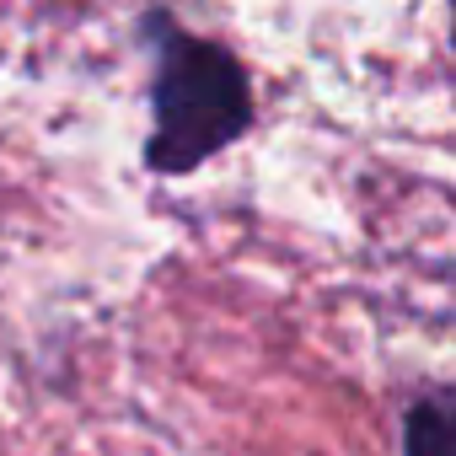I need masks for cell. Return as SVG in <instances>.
Segmentation results:
<instances>
[{
	"instance_id": "6da1fadb",
	"label": "cell",
	"mask_w": 456,
	"mask_h": 456,
	"mask_svg": "<svg viewBox=\"0 0 456 456\" xmlns=\"http://www.w3.org/2000/svg\"><path fill=\"white\" fill-rule=\"evenodd\" d=\"M145 28L156 38V134L145 145V167L161 177H183L242 140V129L253 124V92L242 65L220 44L193 38L167 17H151Z\"/></svg>"
},
{
	"instance_id": "7a4b0ae2",
	"label": "cell",
	"mask_w": 456,
	"mask_h": 456,
	"mask_svg": "<svg viewBox=\"0 0 456 456\" xmlns=\"http://www.w3.org/2000/svg\"><path fill=\"white\" fill-rule=\"evenodd\" d=\"M403 456H456V387H429L403 413Z\"/></svg>"
},
{
	"instance_id": "3957f363",
	"label": "cell",
	"mask_w": 456,
	"mask_h": 456,
	"mask_svg": "<svg viewBox=\"0 0 456 456\" xmlns=\"http://www.w3.org/2000/svg\"><path fill=\"white\" fill-rule=\"evenodd\" d=\"M451 38H456V0H451Z\"/></svg>"
}]
</instances>
